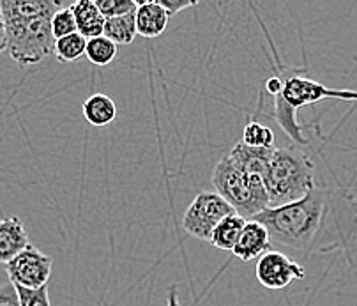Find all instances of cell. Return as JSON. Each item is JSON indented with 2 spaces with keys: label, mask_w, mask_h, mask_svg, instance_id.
Wrapping results in <instances>:
<instances>
[{
  "label": "cell",
  "mask_w": 357,
  "mask_h": 306,
  "mask_svg": "<svg viewBox=\"0 0 357 306\" xmlns=\"http://www.w3.org/2000/svg\"><path fill=\"white\" fill-rule=\"evenodd\" d=\"M347 205H350L347 197H338L335 189L317 186L301 201L282 207H269L253 219L267 228L271 241L278 245L301 252H324V241L329 242V249L338 248L343 242L335 225L347 227L338 219V211ZM347 228L350 231V227Z\"/></svg>",
  "instance_id": "cell-1"
},
{
  "label": "cell",
  "mask_w": 357,
  "mask_h": 306,
  "mask_svg": "<svg viewBox=\"0 0 357 306\" xmlns=\"http://www.w3.org/2000/svg\"><path fill=\"white\" fill-rule=\"evenodd\" d=\"M61 8L64 4L57 0H0L13 61L27 68L39 64L54 52L52 18Z\"/></svg>",
  "instance_id": "cell-2"
},
{
  "label": "cell",
  "mask_w": 357,
  "mask_h": 306,
  "mask_svg": "<svg viewBox=\"0 0 357 306\" xmlns=\"http://www.w3.org/2000/svg\"><path fill=\"white\" fill-rule=\"evenodd\" d=\"M262 181L269 207L294 204L319 186L312 156L297 145L274 149Z\"/></svg>",
  "instance_id": "cell-3"
},
{
  "label": "cell",
  "mask_w": 357,
  "mask_h": 306,
  "mask_svg": "<svg viewBox=\"0 0 357 306\" xmlns=\"http://www.w3.org/2000/svg\"><path fill=\"white\" fill-rule=\"evenodd\" d=\"M213 186L218 195L244 219H253L269 209V198L262 177L248 174L228 154L214 166Z\"/></svg>",
  "instance_id": "cell-4"
},
{
  "label": "cell",
  "mask_w": 357,
  "mask_h": 306,
  "mask_svg": "<svg viewBox=\"0 0 357 306\" xmlns=\"http://www.w3.org/2000/svg\"><path fill=\"white\" fill-rule=\"evenodd\" d=\"M234 212L236 211L216 191H202L184 212L183 228L198 241H211V235L221 219Z\"/></svg>",
  "instance_id": "cell-5"
},
{
  "label": "cell",
  "mask_w": 357,
  "mask_h": 306,
  "mask_svg": "<svg viewBox=\"0 0 357 306\" xmlns=\"http://www.w3.org/2000/svg\"><path fill=\"white\" fill-rule=\"evenodd\" d=\"M54 261L41 249L29 245L11 262L6 264V272L15 287L41 289L48 285Z\"/></svg>",
  "instance_id": "cell-6"
},
{
  "label": "cell",
  "mask_w": 357,
  "mask_h": 306,
  "mask_svg": "<svg viewBox=\"0 0 357 306\" xmlns=\"http://www.w3.org/2000/svg\"><path fill=\"white\" fill-rule=\"evenodd\" d=\"M255 275H257L260 285H264L266 289H273V291H280V289L289 287L292 282L304 280L306 269L292 261L289 255L271 249L257 261Z\"/></svg>",
  "instance_id": "cell-7"
},
{
  "label": "cell",
  "mask_w": 357,
  "mask_h": 306,
  "mask_svg": "<svg viewBox=\"0 0 357 306\" xmlns=\"http://www.w3.org/2000/svg\"><path fill=\"white\" fill-rule=\"evenodd\" d=\"M271 249H273V241H271L267 228L259 221H255V219H248L236 248L232 249V254L239 261L251 262L259 261L264 254H267Z\"/></svg>",
  "instance_id": "cell-8"
},
{
  "label": "cell",
  "mask_w": 357,
  "mask_h": 306,
  "mask_svg": "<svg viewBox=\"0 0 357 306\" xmlns=\"http://www.w3.org/2000/svg\"><path fill=\"white\" fill-rule=\"evenodd\" d=\"M137 34L145 39H154L167 31L170 15L160 4V0L137 2Z\"/></svg>",
  "instance_id": "cell-9"
},
{
  "label": "cell",
  "mask_w": 357,
  "mask_h": 306,
  "mask_svg": "<svg viewBox=\"0 0 357 306\" xmlns=\"http://www.w3.org/2000/svg\"><path fill=\"white\" fill-rule=\"evenodd\" d=\"M29 245L27 228L22 219L16 216L0 219V264L11 262Z\"/></svg>",
  "instance_id": "cell-10"
},
{
  "label": "cell",
  "mask_w": 357,
  "mask_h": 306,
  "mask_svg": "<svg viewBox=\"0 0 357 306\" xmlns=\"http://www.w3.org/2000/svg\"><path fill=\"white\" fill-rule=\"evenodd\" d=\"M71 11L75 15L78 34L84 36L87 41L103 36L107 20L101 15L94 0H78V2L71 4Z\"/></svg>",
  "instance_id": "cell-11"
},
{
  "label": "cell",
  "mask_w": 357,
  "mask_h": 306,
  "mask_svg": "<svg viewBox=\"0 0 357 306\" xmlns=\"http://www.w3.org/2000/svg\"><path fill=\"white\" fill-rule=\"evenodd\" d=\"M274 149H260V147H250V145L236 144L232 147V151L228 152V156L234 159L236 165H239L243 170H246L248 174L259 175V177H264L267 170V165H269L271 158L274 154Z\"/></svg>",
  "instance_id": "cell-12"
},
{
  "label": "cell",
  "mask_w": 357,
  "mask_h": 306,
  "mask_svg": "<svg viewBox=\"0 0 357 306\" xmlns=\"http://www.w3.org/2000/svg\"><path fill=\"white\" fill-rule=\"evenodd\" d=\"M82 110H84V117L94 128H105L117 117V106H115L114 99L107 94L89 96Z\"/></svg>",
  "instance_id": "cell-13"
},
{
  "label": "cell",
  "mask_w": 357,
  "mask_h": 306,
  "mask_svg": "<svg viewBox=\"0 0 357 306\" xmlns=\"http://www.w3.org/2000/svg\"><path fill=\"white\" fill-rule=\"evenodd\" d=\"M248 219H244L243 216H239L237 212L227 216L225 219H221V224L214 228L213 235H211V245L218 249H223V252H232L236 248L237 241H239V235L243 234V228L246 225Z\"/></svg>",
  "instance_id": "cell-14"
},
{
  "label": "cell",
  "mask_w": 357,
  "mask_h": 306,
  "mask_svg": "<svg viewBox=\"0 0 357 306\" xmlns=\"http://www.w3.org/2000/svg\"><path fill=\"white\" fill-rule=\"evenodd\" d=\"M135 13L117 16V18H108L105 22V38L114 41L117 46L131 45L135 41V38H137V16H135Z\"/></svg>",
  "instance_id": "cell-15"
},
{
  "label": "cell",
  "mask_w": 357,
  "mask_h": 306,
  "mask_svg": "<svg viewBox=\"0 0 357 306\" xmlns=\"http://www.w3.org/2000/svg\"><path fill=\"white\" fill-rule=\"evenodd\" d=\"M85 50H87V39L78 34V32L71 36H66L62 39H57L54 46L55 57L62 64L80 61L82 57H85Z\"/></svg>",
  "instance_id": "cell-16"
},
{
  "label": "cell",
  "mask_w": 357,
  "mask_h": 306,
  "mask_svg": "<svg viewBox=\"0 0 357 306\" xmlns=\"http://www.w3.org/2000/svg\"><path fill=\"white\" fill-rule=\"evenodd\" d=\"M85 57L94 66H108L117 57V45L108 38H105V36L89 39Z\"/></svg>",
  "instance_id": "cell-17"
},
{
  "label": "cell",
  "mask_w": 357,
  "mask_h": 306,
  "mask_svg": "<svg viewBox=\"0 0 357 306\" xmlns=\"http://www.w3.org/2000/svg\"><path fill=\"white\" fill-rule=\"evenodd\" d=\"M243 144L250 145V147L273 149L274 131L269 126L264 124V122L257 121V119H251V121H248V124L244 126Z\"/></svg>",
  "instance_id": "cell-18"
},
{
  "label": "cell",
  "mask_w": 357,
  "mask_h": 306,
  "mask_svg": "<svg viewBox=\"0 0 357 306\" xmlns=\"http://www.w3.org/2000/svg\"><path fill=\"white\" fill-rule=\"evenodd\" d=\"M52 32H54L55 41L78 32L75 15H73L71 11V6H64V8H61L55 13L54 18H52Z\"/></svg>",
  "instance_id": "cell-19"
},
{
  "label": "cell",
  "mask_w": 357,
  "mask_h": 306,
  "mask_svg": "<svg viewBox=\"0 0 357 306\" xmlns=\"http://www.w3.org/2000/svg\"><path fill=\"white\" fill-rule=\"evenodd\" d=\"M105 20L117 18V16L130 15L137 11V2L135 0H94Z\"/></svg>",
  "instance_id": "cell-20"
},
{
  "label": "cell",
  "mask_w": 357,
  "mask_h": 306,
  "mask_svg": "<svg viewBox=\"0 0 357 306\" xmlns=\"http://www.w3.org/2000/svg\"><path fill=\"white\" fill-rule=\"evenodd\" d=\"M20 298V306H52L50 305L48 285L41 289L16 287Z\"/></svg>",
  "instance_id": "cell-21"
},
{
  "label": "cell",
  "mask_w": 357,
  "mask_h": 306,
  "mask_svg": "<svg viewBox=\"0 0 357 306\" xmlns=\"http://www.w3.org/2000/svg\"><path fill=\"white\" fill-rule=\"evenodd\" d=\"M0 306H20L18 291L11 282L0 285Z\"/></svg>",
  "instance_id": "cell-22"
},
{
  "label": "cell",
  "mask_w": 357,
  "mask_h": 306,
  "mask_svg": "<svg viewBox=\"0 0 357 306\" xmlns=\"http://www.w3.org/2000/svg\"><path fill=\"white\" fill-rule=\"evenodd\" d=\"M160 4L167 9V13L170 15V18L174 15H178V13L186 11V9H191L193 6H197V0L193 2H175V0H160Z\"/></svg>",
  "instance_id": "cell-23"
},
{
  "label": "cell",
  "mask_w": 357,
  "mask_h": 306,
  "mask_svg": "<svg viewBox=\"0 0 357 306\" xmlns=\"http://www.w3.org/2000/svg\"><path fill=\"white\" fill-rule=\"evenodd\" d=\"M8 50V38H6V23L4 16H2V9H0V53Z\"/></svg>",
  "instance_id": "cell-24"
},
{
  "label": "cell",
  "mask_w": 357,
  "mask_h": 306,
  "mask_svg": "<svg viewBox=\"0 0 357 306\" xmlns=\"http://www.w3.org/2000/svg\"><path fill=\"white\" fill-rule=\"evenodd\" d=\"M167 306H183V305H181V301H178L177 285H172V287L168 289V301H167Z\"/></svg>",
  "instance_id": "cell-25"
},
{
  "label": "cell",
  "mask_w": 357,
  "mask_h": 306,
  "mask_svg": "<svg viewBox=\"0 0 357 306\" xmlns=\"http://www.w3.org/2000/svg\"><path fill=\"white\" fill-rule=\"evenodd\" d=\"M349 101H357V91H350Z\"/></svg>",
  "instance_id": "cell-26"
}]
</instances>
